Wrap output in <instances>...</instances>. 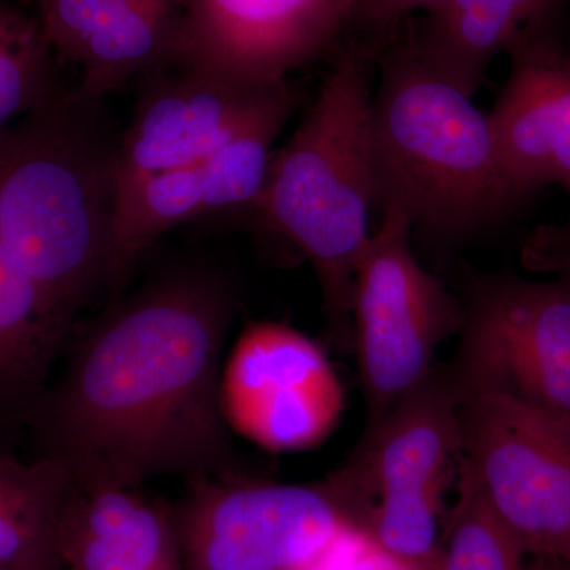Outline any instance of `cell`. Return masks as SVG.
<instances>
[{
  "instance_id": "obj_4",
  "label": "cell",
  "mask_w": 570,
  "mask_h": 570,
  "mask_svg": "<svg viewBox=\"0 0 570 570\" xmlns=\"http://www.w3.org/2000/svg\"><path fill=\"white\" fill-rule=\"evenodd\" d=\"M371 104L377 206L433 234L478 230L515 204L489 112L428 66L407 39L377 56Z\"/></svg>"
},
{
  "instance_id": "obj_1",
  "label": "cell",
  "mask_w": 570,
  "mask_h": 570,
  "mask_svg": "<svg viewBox=\"0 0 570 570\" xmlns=\"http://www.w3.org/2000/svg\"><path fill=\"white\" fill-rule=\"evenodd\" d=\"M235 292L202 266L146 281L82 330L28 428L80 489L238 474L219 385Z\"/></svg>"
},
{
  "instance_id": "obj_17",
  "label": "cell",
  "mask_w": 570,
  "mask_h": 570,
  "mask_svg": "<svg viewBox=\"0 0 570 570\" xmlns=\"http://www.w3.org/2000/svg\"><path fill=\"white\" fill-rule=\"evenodd\" d=\"M73 328L0 242V450L24 433Z\"/></svg>"
},
{
  "instance_id": "obj_23",
  "label": "cell",
  "mask_w": 570,
  "mask_h": 570,
  "mask_svg": "<svg viewBox=\"0 0 570 570\" xmlns=\"http://www.w3.org/2000/svg\"><path fill=\"white\" fill-rule=\"evenodd\" d=\"M523 264L535 273H547L570 284V243L535 232L523 249Z\"/></svg>"
},
{
  "instance_id": "obj_16",
  "label": "cell",
  "mask_w": 570,
  "mask_h": 570,
  "mask_svg": "<svg viewBox=\"0 0 570 570\" xmlns=\"http://www.w3.org/2000/svg\"><path fill=\"white\" fill-rule=\"evenodd\" d=\"M564 0H439L406 37L420 58L474 97L491 61L546 39Z\"/></svg>"
},
{
  "instance_id": "obj_25",
  "label": "cell",
  "mask_w": 570,
  "mask_h": 570,
  "mask_svg": "<svg viewBox=\"0 0 570 570\" xmlns=\"http://www.w3.org/2000/svg\"><path fill=\"white\" fill-rule=\"evenodd\" d=\"M540 230L546 232V234L551 236V238L570 243V217L568 223L561 225H546V227H540Z\"/></svg>"
},
{
  "instance_id": "obj_6",
  "label": "cell",
  "mask_w": 570,
  "mask_h": 570,
  "mask_svg": "<svg viewBox=\"0 0 570 570\" xmlns=\"http://www.w3.org/2000/svg\"><path fill=\"white\" fill-rule=\"evenodd\" d=\"M411 220L382 209L352 294V354L366 403V431L433 374L434 356L460 333L464 306L411 249Z\"/></svg>"
},
{
  "instance_id": "obj_22",
  "label": "cell",
  "mask_w": 570,
  "mask_h": 570,
  "mask_svg": "<svg viewBox=\"0 0 570 570\" xmlns=\"http://www.w3.org/2000/svg\"><path fill=\"white\" fill-rule=\"evenodd\" d=\"M438 2L439 0H355L348 32L358 33L360 39L354 41L365 45L379 55L411 14L415 11L425 13Z\"/></svg>"
},
{
  "instance_id": "obj_8",
  "label": "cell",
  "mask_w": 570,
  "mask_h": 570,
  "mask_svg": "<svg viewBox=\"0 0 570 570\" xmlns=\"http://www.w3.org/2000/svg\"><path fill=\"white\" fill-rule=\"evenodd\" d=\"M463 456L528 558L570 568V422L509 397L459 396Z\"/></svg>"
},
{
  "instance_id": "obj_9",
  "label": "cell",
  "mask_w": 570,
  "mask_h": 570,
  "mask_svg": "<svg viewBox=\"0 0 570 570\" xmlns=\"http://www.w3.org/2000/svg\"><path fill=\"white\" fill-rule=\"evenodd\" d=\"M463 306L456 396L509 397L570 422V284L483 277Z\"/></svg>"
},
{
  "instance_id": "obj_20",
  "label": "cell",
  "mask_w": 570,
  "mask_h": 570,
  "mask_svg": "<svg viewBox=\"0 0 570 570\" xmlns=\"http://www.w3.org/2000/svg\"><path fill=\"white\" fill-rule=\"evenodd\" d=\"M51 51L40 21L0 0V132L56 92Z\"/></svg>"
},
{
  "instance_id": "obj_2",
  "label": "cell",
  "mask_w": 570,
  "mask_h": 570,
  "mask_svg": "<svg viewBox=\"0 0 570 570\" xmlns=\"http://www.w3.org/2000/svg\"><path fill=\"white\" fill-rule=\"evenodd\" d=\"M97 107L56 91L0 132V242L73 324L121 283L118 140L100 127Z\"/></svg>"
},
{
  "instance_id": "obj_19",
  "label": "cell",
  "mask_w": 570,
  "mask_h": 570,
  "mask_svg": "<svg viewBox=\"0 0 570 570\" xmlns=\"http://www.w3.org/2000/svg\"><path fill=\"white\" fill-rule=\"evenodd\" d=\"M444 532L439 570H527L528 554L461 461L459 498Z\"/></svg>"
},
{
  "instance_id": "obj_5",
  "label": "cell",
  "mask_w": 570,
  "mask_h": 570,
  "mask_svg": "<svg viewBox=\"0 0 570 570\" xmlns=\"http://www.w3.org/2000/svg\"><path fill=\"white\" fill-rule=\"evenodd\" d=\"M175 512L186 570H341L367 539L343 468L309 483L190 480Z\"/></svg>"
},
{
  "instance_id": "obj_24",
  "label": "cell",
  "mask_w": 570,
  "mask_h": 570,
  "mask_svg": "<svg viewBox=\"0 0 570 570\" xmlns=\"http://www.w3.org/2000/svg\"><path fill=\"white\" fill-rule=\"evenodd\" d=\"M441 554L433 561H411L389 553L367 538L341 570H439Z\"/></svg>"
},
{
  "instance_id": "obj_11",
  "label": "cell",
  "mask_w": 570,
  "mask_h": 570,
  "mask_svg": "<svg viewBox=\"0 0 570 570\" xmlns=\"http://www.w3.org/2000/svg\"><path fill=\"white\" fill-rule=\"evenodd\" d=\"M355 0H183L175 69L276 85L351 31Z\"/></svg>"
},
{
  "instance_id": "obj_18",
  "label": "cell",
  "mask_w": 570,
  "mask_h": 570,
  "mask_svg": "<svg viewBox=\"0 0 570 570\" xmlns=\"http://www.w3.org/2000/svg\"><path fill=\"white\" fill-rule=\"evenodd\" d=\"M71 487L59 461L0 450V570H62L59 531Z\"/></svg>"
},
{
  "instance_id": "obj_12",
  "label": "cell",
  "mask_w": 570,
  "mask_h": 570,
  "mask_svg": "<svg viewBox=\"0 0 570 570\" xmlns=\"http://www.w3.org/2000/svg\"><path fill=\"white\" fill-rule=\"evenodd\" d=\"M296 107L288 85L254 122L204 160L151 176L118 198L116 262L119 281L142 250L178 224L223 209L253 206L261 197L273 145Z\"/></svg>"
},
{
  "instance_id": "obj_21",
  "label": "cell",
  "mask_w": 570,
  "mask_h": 570,
  "mask_svg": "<svg viewBox=\"0 0 570 570\" xmlns=\"http://www.w3.org/2000/svg\"><path fill=\"white\" fill-rule=\"evenodd\" d=\"M135 2L137 0H39V21L52 51L70 61L82 41Z\"/></svg>"
},
{
  "instance_id": "obj_13",
  "label": "cell",
  "mask_w": 570,
  "mask_h": 570,
  "mask_svg": "<svg viewBox=\"0 0 570 570\" xmlns=\"http://www.w3.org/2000/svg\"><path fill=\"white\" fill-rule=\"evenodd\" d=\"M151 75L118 140V198L151 176L213 156L291 85L250 88L179 69L176 77Z\"/></svg>"
},
{
  "instance_id": "obj_10",
  "label": "cell",
  "mask_w": 570,
  "mask_h": 570,
  "mask_svg": "<svg viewBox=\"0 0 570 570\" xmlns=\"http://www.w3.org/2000/svg\"><path fill=\"white\" fill-rule=\"evenodd\" d=\"M228 430L268 452L317 448L336 430L346 392L316 340L281 322H250L228 352L219 385Z\"/></svg>"
},
{
  "instance_id": "obj_15",
  "label": "cell",
  "mask_w": 570,
  "mask_h": 570,
  "mask_svg": "<svg viewBox=\"0 0 570 570\" xmlns=\"http://www.w3.org/2000/svg\"><path fill=\"white\" fill-rule=\"evenodd\" d=\"M59 557L62 570H186L175 509L138 487H71Z\"/></svg>"
},
{
  "instance_id": "obj_14",
  "label": "cell",
  "mask_w": 570,
  "mask_h": 570,
  "mask_svg": "<svg viewBox=\"0 0 570 570\" xmlns=\"http://www.w3.org/2000/svg\"><path fill=\"white\" fill-rule=\"evenodd\" d=\"M510 58L489 112L510 195L517 204L551 184L570 193V55L546 37Z\"/></svg>"
},
{
  "instance_id": "obj_3",
  "label": "cell",
  "mask_w": 570,
  "mask_h": 570,
  "mask_svg": "<svg viewBox=\"0 0 570 570\" xmlns=\"http://www.w3.org/2000/svg\"><path fill=\"white\" fill-rule=\"evenodd\" d=\"M377 55L348 41L313 107L273 153L254 208L266 227L298 247L322 292L326 336L352 354V294L370 242L377 184L371 149L373 63Z\"/></svg>"
},
{
  "instance_id": "obj_7",
  "label": "cell",
  "mask_w": 570,
  "mask_h": 570,
  "mask_svg": "<svg viewBox=\"0 0 570 570\" xmlns=\"http://www.w3.org/2000/svg\"><path fill=\"white\" fill-rule=\"evenodd\" d=\"M463 456L459 396L449 373L433 374L363 434L344 464L376 546L411 561L441 551L442 499Z\"/></svg>"
},
{
  "instance_id": "obj_26",
  "label": "cell",
  "mask_w": 570,
  "mask_h": 570,
  "mask_svg": "<svg viewBox=\"0 0 570 570\" xmlns=\"http://www.w3.org/2000/svg\"><path fill=\"white\" fill-rule=\"evenodd\" d=\"M527 570H570V568L569 566L561 564V562L531 558L528 561Z\"/></svg>"
}]
</instances>
